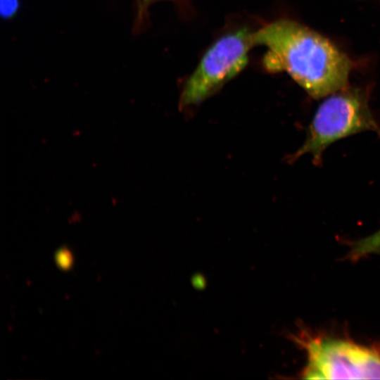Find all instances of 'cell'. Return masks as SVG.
I'll return each instance as SVG.
<instances>
[{
	"mask_svg": "<svg viewBox=\"0 0 380 380\" xmlns=\"http://www.w3.org/2000/svg\"><path fill=\"white\" fill-rule=\"evenodd\" d=\"M255 46L269 51L270 68L286 71L311 97L348 87L353 63L327 38L292 20L279 19L253 32Z\"/></svg>",
	"mask_w": 380,
	"mask_h": 380,
	"instance_id": "cell-1",
	"label": "cell"
},
{
	"mask_svg": "<svg viewBox=\"0 0 380 380\" xmlns=\"http://www.w3.org/2000/svg\"><path fill=\"white\" fill-rule=\"evenodd\" d=\"M372 131L380 136V126L374 119L365 91L346 87L327 96L317 108L308 127L305 140L290 156L294 161L310 154L319 165L323 152L331 144L348 136Z\"/></svg>",
	"mask_w": 380,
	"mask_h": 380,
	"instance_id": "cell-2",
	"label": "cell"
},
{
	"mask_svg": "<svg viewBox=\"0 0 380 380\" xmlns=\"http://www.w3.org/2000/svg\"><path fill=\"white\" fill-rule=\"evenodd\" d=\"M253 32L243 27L218 38L206 51L187 79L179 98V107L201 103L236 76L246 65L255 46Z\"/></svg>",
	"mask_w": 380,
	"mask_h": 380,
	"instance_id": "cell-3",
	"label": "cell"
},
{
	"mask_svg": "<svg viewBox=\"0 0 380 380\" xmlns=\"http://www.w3.org/2000/svg\"><path fill=\"white\" fill-rule=\"evenodd\" d=\"M296 341L308 362L303 376L310 379H380V352L353 341L303 334Z\"/></svg>",
	"mask_w": 380,
	"mask_h": 380,
	"instance_id": "cell-4",
	"label": "cell"
},
{
	"mask_svg": "<svg viewBox=\"0 0 380 380\" xmlns=\"http://www.w3.org/2000/svg\"><path fill=\"white\" fill-rule=\"evenodd\" d=\"M380 252V230L365 238L354 241L349 251L348 258L357 260L371 253Z\"/></svg>",
	"mask_w": 380,
	"mask_h": 380,
	"instance_id": "cell-5",
	"label": "cell"
},
{
	"mask_svg": "<svg viewBox=\"0 0 380 380\" xmlns=\"http://www.w3.org/2000/svg\"><path fill=\"white\" fill-rule=\"evenodd\" d=\"M158 0H138V15L139 18H142L146 9L151 4Z\"/></svg>",
	"mask_w": 380,
	"mask_h": 380,
	"instance_id": "cell-6",
	"label": "cell"
},
{
	"mask_svg": "<svg viewBox=\"0 0 380 380\" xmlns=\"http://www.w3.org/2000/svg\"><path fill=\"white\" fill-rule=\"evenodd\" d=\"M4 1L6 3V5L4 6V8H6V14L9 15L11 12L12 13L15 10L16 0H4Z\"/></svg>",
	"mask_w": 380,
	"mask_h": 380,
	"instance_id": "cell-7",
	"label": "cell"
},
{
	"mask_svg": "<svg viewBox=\"0 0 380 380\" xmlns=\"http://www.w3.org/2000/svg\"><path fill=\"white\" fill-rule=\"evenodd\" d=\"M69 258L70 257L68 255L67 253L61 252L58 257V262L62 267H67L70 262Z\"/></svg>",
	"mask_w": 380,
	"mask_h": 380,
	"instance_id": "cell-8",
	"label": "cell"
},
{
	"mask_svg": "<svg viewBox=\"0 0 380 380\" xmlns=\"http://www.w3.org/2000/svg\"><path fill=\"white\" fill-rule=\"evenodd\" d=\"M378 254L380 255V252Z\"/></svg>",
	"mask_w": 380,
	"mask_h": 380,
	"instance_id": "cell-9",
	"label": "cell"
}]
</instances>
